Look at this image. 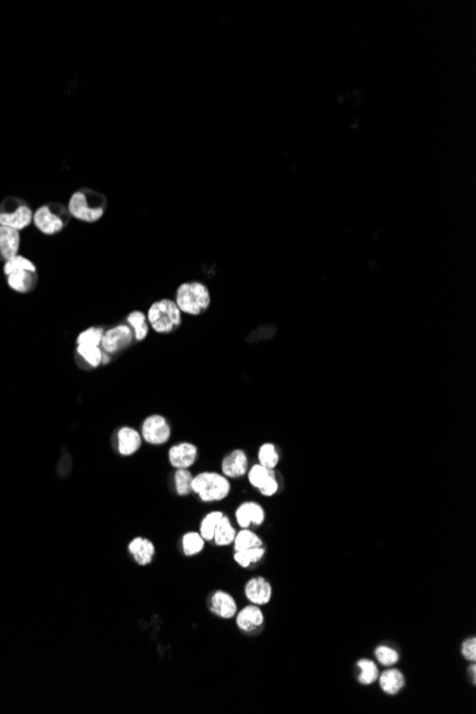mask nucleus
<instances>
[{"label": "nucleus", "mask_w": 476, "mask_h": 714, "mask_svg": "<svg viewBox=\"0 0 476 714\" xmlns=\"http://www.w3.org/2000/svg\"><path fill=\"white\" fill-rule=\"evenodd\" d=\"M33 223V210L17 197H8L0 203V226L22 231Z\"/></svg>", "instance_id": "nucleus-6"}, {"label": "nucleus", "mask_w": 476, "mask_h": 714, "mask_svg": "<svg viewBox=\"0 0 476 714\" xmlns=\"http://www.w3.org/2000/svg\"><path fill=\"white\" fill-rule=\"evenodd\" d=\"M206 541L199 532H187L181 539L183 552L185 556L199 554L204 549Z\"/></svg>", "instance_id": "nucleus-29"}, {"label": "nucleus", "mask_w": 476, "mask_h": 714, "mask_svg": "<svg viewBox=\"0 0 476 714\" xmlns=\"http://www.w3.org/2000/svg\"><path fill=\"white\" fill-rule=\"evenodd\" d=\"M17 270H36V265L35 263H31L29 258L23 257V256H15L12 258H9L8 261H5V265H3V271L6 275H9L10 272L13 271H17Z\"/></svg>", "instance_id": "nucleus-33"}, {"label": "nucleus", "mask_w": 476, "mask_h": 714, "mask_svg": "<svg viewBox=\"0 0 476 714\" xmlns=\"http://www.w3.org/2000/svg\"><path fill=\"white\" fill-rule=\"evenodd\" d=\"M236 623L245 633H256L264 626V613L261 606L248 605L236 614Z\"/></svg>", "instance_id": "nucleus-11"}, {"label": "nucleus", "mask_w": 476, "mask_h": 714, "mask_svg": "<svg viewBox=\"0 0 476 714\" xmlns=\"http://www.w3.org/2000/svg\"><path fill=\"white\" fill-rule=\"evenodd\" d=\"M127 549H129V553L135 559V562L140 566H147L151 564L155 554V546L147 538H135Z\"/></svg>", "instance_id": "nucleus-20"}, {"label": "nucleus", "mask_w": 476, "mask_h": 714, "mask_svg": "<svg viewBox=\"0 0 476 714\" xmlns=\"http://www.w3.org/2000/svg\"><path fill=\"white\" fill-rule=\"evenodd\" d=\"M20 231L0 226V260L8 261L19 254Z\"/></svg>", "instance_id": "nucleus-19"}, {"label": "nucleus", "mask_w": 476, "mask_h": 714, "mask_svg": "<svg viewBox=\"0 0 476 714\" xmlns=\"http://www.w3.org/2000/svg\"><path fill=\"white\" fill-rule=\"evenodd\" d=\"M70 219L68 207L60 203L45 204L33 212V224L46 235H54L65 230Z\"/></svg>", "instance_id": "nucleus-5"}, {"label": "nucleus", "mask_w": 476, "mask_h": 714, "mask_svg": "<svg viewBox=\"0 0 476 714\" xmlns=\"http://www.w3.org/2000/svg\"><path fill=\"white\" fill-rule=\"evenodd\" d=\"M231 483L227 476L218 472H200L193 478V493L203 502H218L230 495Z\"/></svg>", "instance_id": "nucleus-4"}, {"label": "nucleus", "mask_w": 476, "mask_h": 714, "mask_svg": "<svg viewBox=\"0 0 476 714\" xmlns=\"http://www.w3.org/2000/svg\"><path fill=\"white\" fill-rule=\"evenodd\" d=\"M247 478L249 483L264 496H274L278 492L279 483L275 471L263 467L261 463H256L248 468Z\"/></svg>", "instance_id": "nucleus-9"}, {"label": "nucleus", "mask_w": 476, "mask_h": 714, "mask_svg": "<svg viewBox=\"0 0 476 714\" xmlns=\"http://www.w3.org/2000/svg\"><path fill=\"white\" fill-rule=\"evenodd\" d=\"M375 658L379 665L383 666H394L399 660L398 651L390 646H379L375 649Z\"/></svg>", "instance_id": "nucleus-32"}, {"label": "nucleus", "mask_w": 476, "mask_h": 714, "mask_svg": "<svg viewBox=\"0 0 476 714\" xmlns=\"http://www.w3.org/2000/svg\"><path fill=\"white\" fill-rule=\"evenodd\" d=\"M223 515H224L223 512H220V511H213V512L207 513V515L203 518V520H201V523H200V532H199V534L203 536V539H204L206 542L213 541V538H214V532H215V527H217V523H218V520L221 519V516H223Z\"/></svg>", "instance_id": "nucleus-31"}, {"label": "nucleus", "mask_w": 476, "mask_h": 714, "mask_svg": "<svg viewBox=\"0 0 476 714\" xmlns=\"http://www.w3.org/2000/svg\"><path fill=\"white\" fill-rule=\"evenodd\" d=\"M475 670H476V667H475V665L472 663V665H470V677H472V681H473V683H475V676H476V674H475V673H476Z\"/></svg>", "instance_id": "nucleus-35"}, {"label": "nucleus", "mask_w": 476, "mask_h": 714, "mask_svg": "<svg viewBox=\"0 0 476 714\" xmlns=\"http://www.w3.org/2000/svg\"><path fill=\"white\" fill-rule=\"evenodd\" d=\"M199 458V449L192 442H180L169 449V462L174 469H190Z\"/></svg>", "instance_id": "nucleus-10"}, {"label": "nucleus", "mask_w": 476, "mask_h": 714, "mask_svg": "<svg viewBox=\"0 0 476 714\" xmlns=\"http://www.w3.org/2000/svg\"><path fill=\"white\" fill-rule=\"evenodd\" d=\"M6 277L8 286L19 294H29L38 286V270H17Z\"/></svg>", "instance_id": "nucleus-18"}, {"label": "nucleus", "mask_w": 476, "mask_h": 714, "mask_svg": "<svg viewBox=\"0 0 476 714\" xmlns=\"http://www.w3.org/2000/svg\"><path fill=\"white\" fill-rule=\"evenodd\" d=\"M208 607L213 614L221 619H233L238 612L236 599L230 593L223 591H217L210 596Z\"/></svg>", "instance_id": "nucleus-17"}, {"label": "nucleus", "mask_w": 476, "mask_h": 714, "mask_svg": "<svg viewBox=\"0 0 476 714\" xmlns=\"http://www.w3.org/2000/svg\"><path fill=\"white\" fill-rule=\"evenodd\" d=\"M147 321L157 334H171L183 323V313L174 300L162 298L154 301L147 311Z\"/></svg>", "instance_id": "nucleus-2"}, {"label": "nucleus", "mask_w": 476, "mask_h": 714, "mask_svg": "<svg viewBox=\"0 0 476 714\" xmlns=\"http://www.w3.org/2000/svg\"><path fill=\"white\" fill-rule=\"evenodd\" d=\"M357 667L360 669L358 681L361 683V685H364V686H371V685H374V683L378 680V676H379L378 666H376L372 660H369V659H361V660H358Z\"/></svg>", "instance_id": "nucleus-27"}, {"label": "nucleus", "mask_w": 476, "mask_h": 714, "mask_svg": "<svg viewBox=\"0 0 476 714\" xmlns=\"http://www.w3.org/2000/svg\"><path fill=\"white\" fill-rule=\"evenodd\" d=\"M116 438H117V452L121 456L135 455L143 444L141 433L132 426H121L117 430Z\"/></svg>", "instance_id": "nucleus-16"}, {"label": "nucleus", "mask_w": 476, "mask_h": 714, "mask_svg": "<svg viewBox=\"0 0 476 714\" xmlns=\"http://www.w3.org/2000/svg\"><path fill=\"white\" fill-rule=\"evenodd\" d=\"M107 199L102 193L91 189H80L69 199V214L83 223H96L105 215Z\"/></svg>", "instance_id": "nucleus-1"}, {"label": "nucleus", "mask_w": 476, "mask_h": 714, "mask_svg": "<svg viewBox=\"0 0 476 714\" xmlns=\"http://www.w3.org/2000/svg\"><path fill=\"white\" fill-rule=\"evenodd\" d=\"M141 438L148 445H164L171 438V425L163 415H150L141 424Z\"/></svg>", "instance_id": "nucleus-8"}, {"label": "nucleus", "mask_w": 476, "mask_h": 714, "mask_svg": "<svg viewBox=\"0 0 476 714\" xmlns=\"http://www.w3.org/2000/svg\"><path fill=\"white\" fill-rule=\"evenodd\" d=\"M259 463L268 469H275L277 465L279 463V453L274 444L267 442L263 444L259 449Z\"/></svg>", "instance_id": "nucleus-30"}, {"label": "nucleus", "mask_w": 476, "mask_h": 714, "mask_svg": "<svg viewBox=\"0 0 476 714\" xmlns=\"http://www.w3.org/2000/svg\"><path fill=\"white\" fill-rule=\"evenodd\" d=\"M248 468V456L243 449L231 451L221 462V474L229 479H237L247 475Z\"/></svg>", "instance_id": "nucleus-13"}, {"label": "nucleus", "mask_w": 476, "mask_h": 714, "mask_svg": "<svg viewBox=\"0 0 476 714\" xmlns=\"http://www.w3.org/2000/svg\"><path fill=\"white\" fill-rule=\"evenodd\" d=\"M135 343V335L132 328L124 324H117L114 327H110L109 329H105L100 348L110 357L114 358L116 355L124 352L127 348H130Z\"/></svg>", "instance_id": "nucleus-7"}, {"label": "nucleus", "mask_w": 476, "mask_h": 714, "mask_svg": "<svg viewBox=\"0 0 476 714\" xmlns=\"http://www.w3.org/2000/svg\"><path fill=\"white\" fill-rule=\"evenodd\" d=\"M176 304L187 316H201L210 308L211 295L206 284L199 281L183 283L176 293Z\"/></svg>", "instance_id": "nucleus-3"}, {"label": "nucleus", "mask_w": 476, "mask_h": 714, "mask_svg": "<svg viewBox=\"0 0 476 714\" xmlns=\"http://www.w3.org/2000/svg\"><path fill=\"white\" fill-rule=\"evenodd\" d=\"M236 520L243 529H248L251 526L259 527L266 520V511L260 504L248 501L237 508Z\"/></svg>", "instance_id": "nucleus-14"}, {"label": "nucleus", "mask_w": 476, "mask_h": 714, "mask_svg": "<svg viewBox=\"0 0 476 714\" xmlns=\"http://www.w3.org/2000/svg\"><path fill=\"white\" fill-rule=\"evenodd\" d=\"M193 478L194 475L190 469H176L174 489L178 496H188L190 493H193Z\"/></svg>", "instance_id": "nucleus-26"}, {"label": "nucleus", "mask_w": 476, "mask_h": 714, "mask_svg": "<svg viewBox=\"0 0 476 714\" xmlns=\"http://www.w3.org/2000/svg\"><path fill=\"white\" fill-rule=\"evenodd\" d=\"M244 593L251 605L264 606V605L270 603V600L272 598V587L267 579L257 576V577L249 579L245 583Z\"/></svg>", "instance_id": "nucleus-12"}, {"label": "nucleus", "mask_w": 476, "mask_h": 714, "mask_svg": "<svg viewBox=\"0 0 476 714\" xmlns=\"http://www.w3.org/2000/svg\"><path fill=\"white\" fill-rule=\"evenodd\" d=\"M233 545H234V552H240V550H245V549H251V548L264 546L261 538L256 532H252L249 527H248V529H241L240 532L236 534Z\"/></svg>", "instance_id": "nucleus-24"}, {"label": "nucleus", "mask_w": 476, "mask_h": 714, "mask_svg": "<svg viewBox=\"0 0 476 714\" xmlns=\"http://www.w3.org/2000/svg\"><path fill=\"white\" fill-rule=\"evenodd\" d=\"M462 656L469 660V662H475L476 660V639L475 637H470V639H466L462 644Z\"/></svg>", "instance_id": "nucleus-34"}, {"label": "nucleus", "mask_w": 476, "mask_h": 714, "mask_svg": "<svg viewBox=\"0 0 476 714\" xmlns=\"http://www.w3.org/2000/svg\"><path fill=\"white\" fill-rule=\"evenodd\" d=\"M264 554H266V549H264V546L251 548V549H245V550L234 552V561H236L241 568H249L251 565L260 562L261 559L264 557Z\"/></svg>", "instance_id": "nucleus-25"}, {"label": "nucleus", "mask_w": 476, "mask_h": 714, "mask_svg": "<svg viewBox=\"0 0 476 714\" xmlns=\"http://www.w3.org/2000/svg\"><path fill=\"white\" fill-rule=\"evenodd\" d=\"M379 680V688L385 694L395 696L398 694L404 686H405V676L398 669H388L383 674L378 676Z\"/></svg>", "instance_id": "nucleus-21"}, {"label": "nucleus", "mask_w": 476, "mask_h": 714, "mask_svg": "<svg viewBox=\"0 0 476 714\" xmlns=\"http://www.w3.org/2000/svg\"><path fill=\"white\" fill-rule=\"evenodd\" d=\"M112 358L100 347L76 346V362L83 369H94L106 365Z\"/></svg>", "instance_id": "nucleus-15"}, {"label": "nucleus", "mask_w": 476, "mask_h": 714, "mask_svg": "<svg viewBox=\"0 0 476 714\" xmlns=\"http://www.w3.org/2000/svg\"><path fill=\"white\" fill-rule=\"evenodd\" d=\"M236 534H237V531L234 529L230 518L227 515H223L217 523L213 541L217 546H229L234 542Z\"/></svg>", "instance_id": "nucleus-22"}, {"label": "nucleus", "mask_w": 476, "mask_h": 714, "mask_svg": "<svg viewBox=\"0 0 476 714\" xmlns=\"http://www.w3.org/2000/svg\"><path fill=\"white\" fill-rule=\"evenodd\" d=\"M105 334L103 327H89L82 331L76 338V346H89V347H100L102 338Z\"/></svg>", "instance_id": "nucleus-28"}, {"label": "nucleus", "mask_w": 476, "mask_h": 714, "mask_svg": "<svg viewBox=\"0 0 476 714\" xmlns=\"http://www.w3.org/2000/svg\"><path fill=\"white\" fill-rule=\"evenodd\" d=\"M125 324L133 331L135 341H144L150 332V325L147 321V316L143 311H132L125 318Z\"/></svg>", "instance_id": "nucleus-23"}]
</instances>
